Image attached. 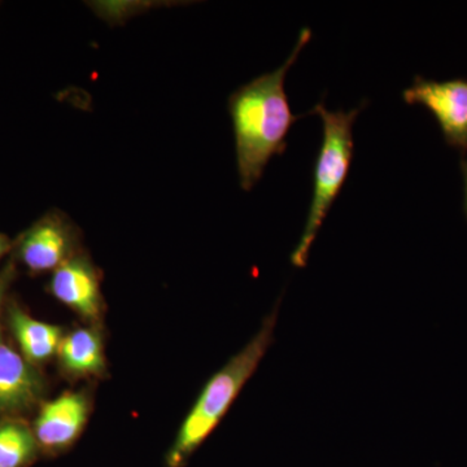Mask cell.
I'll list each match as a JSON object with an SVG mask.
<instances>
[{
	"label": "cell",
	"instance_id": "1",
	"mask_svg": "<svg viewBox=\"0 0 467 467\" xmlns=\"http://www.w3.org/2000/svg\"><path fill=\"white\" fill-rule=\"evenodd\" d=\"M310 38L312 32L304 27L284 66L252 79L229 98L236 167L239 183L244 192H251L259 182L273 156L285 152L291 126L303 117L292 115L285 81L288 70Z\"/></svg>",
	"mask_w": 467,
	"mask_h": 467
},
{
	"label": "cell",
	"instance_id": "2",
	"mask_svg": "<svg viewBox=\"0 0 467 467\" xmlns=\"http://www.w3.org/2000/svg\"><path fill=\"white\" fill-rule=\"evenodd\" d=\"M276 319L278 306L264 319L260 330L250 343L233 356L225 367L221 368L205 384L169 451V466H180L216 429L269 349L275 337Z\"/></svg>",
	"mask_w": 467,
	"mask_h": 467
},
{
	"label": "cell",
	"instance_id": "3",
	"mask_svg": "<svg viewBox=\"0 0 467 467\" xmlns=\"http://www.w3.org/2000/svg\"><path fill=\"white\" fill-rule=\"evenodd\" d=\"M361 107L349 112H331L326 109L324 101H319L310 112L321 117L324 137L316 159L308 217L300 241L291 254V263L295 267L306 265L310 248L348 177L350 164L355 155L353 124L361 112Z\"/></svg>",
	"mask_w": 467,
	"mask_h": 467
},
{
	"label": "cell",
	"instance_id": "4",
	"mask_svg": "<svg viewBox=\"0 0 467 467\" xmlns=\"http://www.w3.org/2000/svg\"><path fill=\"white\" fill-rule=\"evenodd\" d=\"M405 103L422 104L431 110L450 146L467 150V81H431L416 77L402 92Z\"/></svg>",
	"mask_w": 467,
	"mask_h": 467
},
{
	"label": "cell",
	"instance_id": "5",
	"mask_svg": "<svg viewBox=\"0 0 467 467\" xmlns=\"http://www.w3.org/2000/svg\"><path fill=\"white\" fill-rule=\"evenodd\" d=\"M76 233L64 214H46L21 238L18 256L32 272L57 270L76 256Z\"/></svg>",
	"mask_w": 467,
	"mask_h": 467
},
{
	"label": "cell",
	"instance_id": "6",
	"mask_svg": "<svg viewBox=\"0 0 467 467\" xmlns=\"http://www.w3.org/2000/svg\"><path fill=\"white\" fill-rule=\"evenodd\" d=\"M52 295L79 315L97 318L101 308L99 275L82 254H76L54 270Z\"/></svg>",
	"mask_w": 467,
	"mask_h": 467
},
{
	"label": "cell",
	"instance_id": "7",
	"mask_svg": "<svg viewBox=\"0 0 467 467\" xmlns=\"http://www.w3.org/2000/svg\"><path fill=\"white\" fill-rule=\"evenodd\" d=\"M45 391L33 364L0 340V414L32 407Z\"/></svg>",
	"mask_w": 467,
	"mask_h": 467
},
{
	"label": "cell",
	"instance_id": "8",
	"mask_svg": "<svg viewBox=\"0 0 467 467\" xmlns=\"http://www.w3.org/2000/svg\"><path fill=\"white\" fill-rule=\"evenodd\" d=\"M88 400L81 393H66L42 408L36 420V439L50 450L70 444L86 422Z\"/></svg>",
	"mask_w": 467,
	"mask_h": 467
},
{
	"label": "cell",
	"instance_id": "9",
	"mask_svg": "<svg viewBox=\"0 0 467 467\" xmlns=\"http://www.w3.org/2000/svg\"><path fill=\"white\" fill-rule=\"evenodd\" d=\"M8 315L12 331L16 335L24 358L30 364L46 361L60 348L63 340L57 326L36 321L16 306L9 308Z\"/></svg>",
	"mask_w": 467,
	"mask_h": 467
},
{
	"label": "cell",
	"instance_id": "10",
	"mask_svg": "<svg viewBox=\"0 0 467 467\" xmlns=\"http://www.w3.org/2000/svg\"><path fill=\"white\" fill-rule=\"evenodd\" d=\"M61 362L70 373L99 374L104 370L103 347L99 335L81 328L67 335L60 344Z\"/></svg>",
	"mask_w": 467,
	"mask_h": 467
},
{
	"label": "cell",
	"instance_id": "11",
	"mask_svg": "<svg viewBox=\"0 0 467 467\" xmlns=\"http://www.w3.org/2000/svg\"><path fill=\"white\" fill-rule=\"evenodd\" d=\"M36 439L23 423L0 425V467H21L36 456Z\"/></svg>",
	"mask_w": 467,
	"mask_h": 467
},
{
	"label": "cell",
	"instance_id": "12",
	"mask_svg": "<svg viewBox=\"0 0 467 467\" xmlns=\"http://www.w3.org/2000/svg\"><path fill=\"white\" fill-rule=\"evenodd\" d=\"M15 275V269L12 264L5 266V269L0 272V308H2L3 300H5V292L9 284H11L12 278Z\"/></svg>",
	"mask_w": 467,
	"mask_h": 467
},
{
	"label": "cell",
	"instance_id": "13",
	"mask_svg": "<svg viewBox=\"0 0 467 467\" xmlns=\"http://www.w3.org/2000/svg\"><path fill=\"white\" fill-rule=\"evenodd\" d=\"M9 248H11V242H9L7 236L0 234V259L7 254Z\"/></svg>",
	"mask_w": 467,
	"mask_h": 467
},
{
	"label": "cell",
	"instance_id": "14",
	"mask_svg": "<svg viewBox=\"0 0 467 467\" xmlns=\"http://www.w3.org/2000/svg\"><path fill=\"white\" fill-rule=\"evenodd\" d=\"M463 178H465V212L467 216V160L462 162Z\"/></svg>",
	"mask_w": 467,
	"mask_h": 467
}]
</instances>
